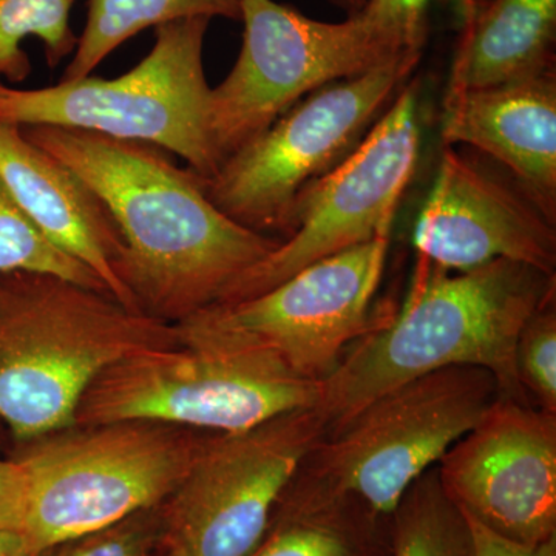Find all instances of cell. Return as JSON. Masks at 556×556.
I'll return each mask as SVG.
<instances>
[{
    "mask_svg": "<svg viewBox=\"0 0 556 556\" xmlns=\"http://www.w3.org/2000/svg\"><path fill=\"white\" fill-rule=\"evenodd\" d=\"M21 129L78 175L115 219L121 281L148 316L178 325L217 305L281 243L223 214L201 175L179 167L167 150L64 127Z\"/></svg>",
    "mask_w": 556,
    "mask_h": 556,
    "instance_id": "cell-1",
    "label": "cell"
},
{
    "mask_svg": "<svg viewBox=\"0 0 556 556\" xmlns=\"http://www.w3.org/2000/svg\"><path fill=\"white\" fill-rule=\"evenodd\" d=\"M321 383L300 378L268 351L181 339L101 372L80 399L73 427L150 420L230 433L317 407Z\"/></svg>",
    "mask_w": 556,
    "mask_h": 556,
    "instance_id": "cell-6",
    "label": "cell"
},
{
    "mask_svg": "<svg viewBox=\"0 0 556 556\" xmlns=\"http://www.w3.org/2000/svg\"><path fill=\"white\" fill-rule=\"evenodd\" d=\"M515 365L530 402L556 413V294L532 314L519 332Z\"/></svg>",
    "mask_w": 556,
    "mask_h": 556,
    "instance_id": "cell-23",
    "label": "cell"
},
{
    "mask_svg": "<svg viewBox=\"0 0 556 556\" xmlns=\"http://www.w3.org/2000/svg\"><path fill=\"white\" fill-rule=\"evenodd\" d=\"M328 2L339 7V9L345 10L348 16H351V14L357 13V11L364 9L367 0H328Z\"/></svg>",
    "mask_w": 556,
    "mask_h": 556,
    "instance_id": "cell-29",
    "label": "cell"
},
{
    "mask_svg": "<svg viewBox=\"0 0 556 556\" xmlns=\"http://www.w3.org/2000/svg\"><path fill=\"white\" fill-rule=\"evenodd\" d=\"M417 257L452 273L496 260L556 274V219L495 161L444 146L413 229Z\"/></svg>",
    "mask_w": 556,
    "mask_h": 556,
    "instance_id": "cell-14",
    "label": "cell"
},
{
    "mask_svg": "<svg viewBox=\"0 0 556 556\" xmlns=\"http://www.w3.org/2000/svg\"><path fill=\"white\" fill-rule=\"evenodd\" d=\"M556 294V274L496 260L452 273L417 257L404 305L353 343L324 383L317 408L328 433L371 399L450 367L492 372L501 397L532 404L517 376L519 332ZM533 405V404H532Z\"/></svg>",
    "mask_w": 556,
    "mask_h": 556,
    "instance_id": "cell-2",
    "label": "cell"
},
{
    "mask_svg": "<svg viewBox=\"0 0 556 556\" xmlns=\"http://www.w3.org/2000/svg\"><path fill=\"white\" fill-rule=\"evenodd\" d=\"M208 431L119 420L70 427L27 442L24 532L40 555L161 506Z\"/></svg>",
    "mask_w": 556,
    "mask_h": 556,
    "instance_id": "cell-5",
    "label": "cell"
},
{
    "mask_svg": "<svg viewBox=\"0 0 556 556\" xmlns=\"http://www.w3.org/2000/svg\"><path fill=\"white\" fill-rule=\"evenodd\" d=\"M470 533V556H556V536L536 546H526L479 525L463 514Z\"/></svg>",
    "mask_w": 556,
    "mask_h": 556,
    "instance_id": "cell-26",
    "label": "cell"
},
{
    "mask_svg": "<svg viewBox=\"0 0 556 556\" xmlns=\"http://www.w3.org/2000/svg\"><path fill=\"white\" fill-rule=\"evenodd\" d=\"M500 397L495 376L478 367L439 369L391 388L309 450L278 506L351 500L391 517L409 486Z\"/></svg>",
    "mask_w": 556,
    "mask_h": 556,
    "instance_id": "cell-4",
    "label": "cell"
},
{
    "mask_svg": "<svg viewBox=\"0 0 556 556\" xmlns=\"http://www.w3.org/2000/svg\"><path fill=\"white\" fill-rule=\"evenodd\" d=\"M442 144L470 146L510 172L556 219V72L447 90Z\"/></svg>",
    "mask_w": 556,
    "mask_h": 556,
    "instance_id": "cell-15",
    "label": "cell"
},
{
    "mask_svg": "<svg viewBox=\"0 0 556 556\" xmlns=\"http://www.w3.org/2000/svg\"><path fill=\"white\" fill-rule=\"evenodd\" d=\"M208 22L193 17L155 28L148 56L115 79L87 76L35 90L0 80V123L146 142L175 153L201 177H212L218 161L207 130L212 87L203 53Z\"/></svg>",
    "mask_w": 556,
    "mask_h": 556,
    "instance_id": "cell-7",
    "label": "cell"
},
{
    "mask_svg": "<svg viewBox=\"0 0 556 556\" xmlns=\"http://www.w3.org/2000/svg\"><path fill=\"white\" fill-rule=\"evenodd\" d=\"M463 31L447 90L496 86L555 68L556 0H460Z\"/></svg>",
    "mask_w": 556,
    "mask_h": 556,
    "instance_id": "cell-17",
    "label": "cell"
},
{
    "mask_svg": "<svg viewBox=\"0 0 556 556\" xmlns=\"http://www.w3.org/2000/svg\"><path fill=\"white\" fill-rule=\"evenodd\" d=\"M390 236L306 266L255 298L219 303L178 324L181 339L268 351L300 378L325 382L383 317L371 309Z\"/></svg>",
    "mask_w": 556,
    "mask_h": 556,
    "instance_id": "cell-10",
    "label": "cell"
},
{
    "mask_svg": "<svg viewBox=\"0 0 556 556\" xmlns=\"http://www.w3.org/2000/svg\"><path fill=\"white\" fill-rule=\"evenodd\" d=\"M445 495L479 525L536 546L556 532V413L500 397L437 464Z\"/></svg>",
    "mask_w": 556,
    "mask_h": 556,
    "instance_id": "cell-13",
    "label": "cell"
},
{
    "mask_svg": "<svg viewBox=\"0 0 556 556\" xmlns=\"http://www.w3.org/2000/svg\"><path fill=\"white\" fill-rule=\"evenodd\" d=\"M420 141V87L412 78L356 150L299 200L287 239L230 285L217 305L255 298L313 263L390 236L416 174Z\"/></svg>",
    "mask_w": 556,
    "mask_h": 556,
    "instance_id": "cell-12",
    "label": "cell"
},
{
    "mask_svg": "<svg viewBox=\"0 0 556 556\" xmlns=\"http://www.w3.org/2000/svg\"><path fill=\"white\" fill-rule=\"evenodd\" d=\"M25 473L20 460H0V527L24 532Z\"/></svg>",
    "mask_w": 556,
    "mask_h": 556,
    "instance_id": "cell-27",
    "label": "cell"
},
{
    "mask_svg": "<svg viewBox=\"0 0 556 556\" xmlns=\"http://www.w3.org/2000/svg\"><path fill=\"white\" fill-rule=\"evenodd\" d=\"M166 556H177V555H174V554H170V552H167Z\"/></svg>",
    "mask_w": 556,
    "mask_h": 556,
    "instance_id": "cell-30",
    "label": "cell"
},
{
    "mask_svg": "<svg viewBox=\"0 0 556 556\" xmlns=\"http://www.w3.org/2000/svg\"><path fill=\"white\" fill-rule=\"evenodd\" d=\"M327 433L317 407L283 413L247 430L208 431L188 473L163 503L167 552L251 555L303 457Z\"/></svg>",
    "mask_w": 556,
    "mask_h": 556,
    "instance_id": "cell-11",
    "label": "cell"
},
{
    "mask_svg": "<svg viewBox=\"0 0 556 556\" xmlns=\"http://www.w3.org/2000/svg\"><path fill=\"white\" fill-rule=\"evenodd\" d=\"M0 556H42L25 532L0 527Z\"/></svg>",
    "mask_w": 556,
    "mask_h": 556,
    "instance_id": "cell-28",
    "label": "cell"
},
{
    "mask_svg": "<svg viewBox=\"0 0 556 556\" xmlns=\"http://www.w3.org/2000/svg\"><path fill=\"white\" fill-rule=\"evenodd\" d=\"M178 343V325L108 292L43 274H0V420L25 444L73 427L101 372Z\"/></svg>",
    "mask_w": 556,
    "mask_h": 556,
    "instance_id": "cell-3",
    "label": "cell"
},
{
    "mask_svg": "<svg viewBox=\"0 0 556 556\" xmlns=\"http://www.w3.org/2000/svg\"><path fill=\"white\" fill-rule=\"evenodd\" d=\"M240 21L239 58L208 101V141L218 167L306 94L412 51L364 11L331 24L274 0H241Z\"/></svg>",
    "mask_w": 556,
    "mask_h": 556,
    "instance_id": "cell-9",
    "label": "cell"
},
{
    "mask_svg": "<svg viewBox=\"0 0 556 556\" xmlns=\"http://www.w3.org/2000/svg\"><path fill=\"white\" fill-rule=\"evenodd\" d=\"M431 0H367L365 14L405 50H426Z\"/></svg>",
    "mask_w": 556,
    "mask_h": 556,
    "instance_id": "cell-25",
    "label": "cell"
},
{
    "mask_svg": "<svg viewBox=\"0 0 556 556\" xmlns=\"http://www.w3.org/2000/svg\"><path fill=\"white\" fill-rule=\"evenodd\" d=\"M163 533L161 504L138 511L116 525L53 547L58 548L54 556H148L156 541L163 540Z\"/></svg>",
    "mask_w": 556,
    "mask_h": 556,
    "instance_id": "cell-24",
    "label": "cell"
},
{
    "mask_svg": "<svg viewBox=\"0 0 556 556\" xmlns=\"http://www.w3.org/2000/svg\"><path fill=\"white\" fill-rule=\"evenodd\" d=\"M0 179L51 243L87 266L121 305L139 311L118 274V226L78 175L28 141L21 127L0 123Z\"/></svg>",
    "mask_w": 556,
    "mask_h": 556,
    "instance_id": "cell-16",
    "label": "cell"
},
{
    "mask_svg": "<svg viewBox=\"0 0 556 556\" xmlns=\"http://www.w3.org/2000/svg\"><path fill=\"white\" fill-rule=\"evenodd\" d=\"M390 518L393 556H470L466 518L445 495L437 466L409 486Z\"/></svg>",
    "mask_w": 556,
    "mask_h": 556,
    "instance_id": "cell-19",
    "label": "cell"
},
{
    "mask_svg": "<svg viewBox=\"0 0 556 556\" xmlns=\"http://www.w3.org/2000/svg\"><path fill=\"white\" fill-rule=\"evenodd\" d=\"M346 500L313 508H289L291 517L249 556H357L340 514Z\"/></svg>",
    "mask_w": 556,
    "mask_h": 556,
    "instance_id": "cell-22",
    "label": "cell"
},
{
    "mask_svg": "<svg viewBox=\"0 0 556 556\" xmlns=\"http://www.w3.org/2000/svg\"><path fill=\"white\" fill-rule=\"evenodd\" d=\"M17 273L60 277L79 287L108 292L87 266L40 232L0 179V274Z\"/></svg>",
    "mask_w": 556,
    "mask_h": 556,
    "instance_id": "cell-21",
    "label": "cell"
},
{
    "mask_svg": "<svg viewBox=\"0 0 556 556\" xmlns=\"http://www.w3.org/2000/svg\"><path fill=\"white\" fill-rule=\"evenodd\" d=\"M422 54L402 51L309 93L212 177H201L208 200L244 228L287 239L299 200L364 141Z\"/></svg>",
    "mask_w": 556,
    "mask_h": 556,
    "instance_id": "cell-8",
    "label": "cell"
},
{
    "mask_svg": "<svg viewBox=\"0 0 556 556\" xmlns=\"http://www.w3.org/2000/svg\"><path fill=\"white\" fill-rule=\"evenodd\" d=\"M193 17L241 20V0H89L86 27L62 80L91 76L126 40Z\"/></svg>",
    "mask_w": 556,
    "mask_h": 556,
    "instance_id": "cell-18",
    "label": "cell"
},
{
    "mask_svg": "<svg viewBox=\"0 0 556 556\" xmlns=\"http://www.w3.org/2000/svg\"><path fill=\"white\" fill-rule=\"evenodd\" d=\"M75 0H0V80L22 83L31 65L22 42L39 39L50 67L75 53L78 38L70 25Z\"/></svg>",
    "mask_w": 556,
    "mask_h": 556,
    "instance_id": "cell-20",
    "label": "cell"
}]
</instances>
